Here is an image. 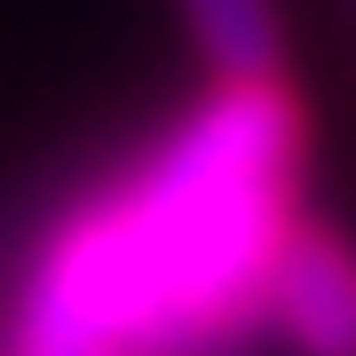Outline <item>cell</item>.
I'll use <instances>...</instances> for the list:
<instances>
[{
	"mask_svg": "<svg viewBox=\"0 0 356 356\" xmlns=\"http://www.w3.org/2000/svg\"><path fill=\"white\" fill-rule=\"evenodd\" d=\"M301 103L285 79H214L111 191L79 198L16 285L8 356H222L301 222Z\"/></svg>",
	"mask_w": 356,
	"mask_h": 356,
	"instance_id": "cell-1",
	"label": "cell"
},
{
	"mask_svg": "<svg viewBox=\"0 0 356 356\" xmlns=\"http://www.w3.org/2000/svg\"><path fill=\"white\" fill-rule=\"evenodd\" d=\"M261 325L293 356H356V245L332 222H293L269 261Z\"/></svg>",
	"mask_w": 356,
	"mask_h": 356,
	"instance_id": "cell-2",
	"label": "cell"
},
{
	"mask_svg": "<svg viewBox=\"0 0 356 356\" xmlns=\"http://www.w3.org/2000/svg\"><path fill=\"white\" fill-rule=\"evenodd\" d=\"M175 8L214 79H277V64H285L277 0H175Z\"/></svg>",
	"mask_w": 356,
	"mask_h": 356,
	"instance_id": "cell-3",
	"label": "cell"
}]
</instances>
